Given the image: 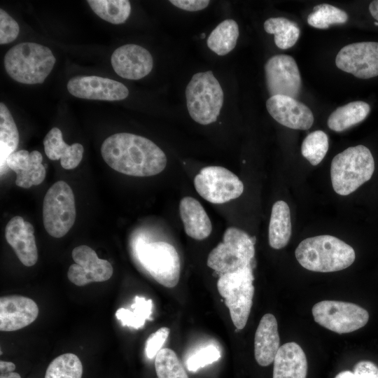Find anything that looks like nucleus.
<instances>
[{"instance_id":"nucleus-1","label":"nucleus","mask_w":378,"mask_h":378,"mask_svg":"<svg viewBox=\"0 0 378 378\" xmlns=\"http://www.w3.org/2000/svg\"><path fill=\"white\" fill-rule=\"evenodd\" d=\"M101 153L111 168L132 176H155L167 164L165 153L154 142L131 133H116L106 138Z\"/></svg>"},{"instance_id":"nucleus-2","label":"nucleus","mask_w":378,"mask_h":378,"mask_svg":"<svg viewBox=\"0 0 378 378\" xmlns=\"http://www.w3.org/2000/svg\"><path fill=\"white\" fill-rule=\"evenodd\" d=\"M295 255L304 268L318 272L344 270L352 265L356 258L351 246L329 234L302 240L296 248Z\"/></svg>"},{"instance_id":"nucleus-3","label":"nucleus","mask_w":378,"mask_h":378,"mask_svg":"<svg viewBox=\"0 0 378 378\" xmlns=\"http://www.w3.org/2000/svg\"><path fill=\"white\" fill-rule=\"evenodd\" d=\"M56 59L50 49L34 42L20 43L4 56L6 73L24 84L42 83L53 69Z\"/></svg>"},{"instance_id":"nucleus-4","label":"nucleus","mask_w":378,"mask_h":378,"mask_svg":"<svg viewBox=\"0 0 378 378\" xmlns=\"http://www.w3.org/2000/svg\"><path fill=\"white\" fill-rule=\"evenodd\" d=\"M374 171L373 156L366 146L349 147L336 155L331 162L330 178L335 192L348 195L369 181Z\"/></svg>"},{"instance_id":"nucleus-5","label":"nucleus","mask_w":378,"mask_h":378,"mask_svg":"<svg viewBox=\"0 0 378 378\" xmlns=\"http://www.w3.org/2000/svg\"><path fill=\"white\" fill-rule=\"evenodd\" d=\"M186 97L194 121L204 125L216 121L223 104V92L212 71L194 74L186 87Z\"/></svg>"},{"instance_id":"nucleus-6","label":"nucleus","mask_w":378,"mask_h":378,"mask_svg":"<svg viewBox=\"0 0 378 378\" xmlns=\"http://www.w3.org/2000/svg\"><path fill=\"white\" fill-rule=\"evenodd\" d=\"M255 238L245 231L230 227L219 243L209 254L206 264L220 274L234 272L249 265L255 255Z\"/></svg>"},{"instance_id":"nucleus-7","label":"nucleus","mask_w":378,"mask_h":378,"mask_svg":"<svg viewBox=\"0 0 378 378\" xmlns=\"http://www.w3.org/2000/svg\"><path fill=\"white\" fill-rule=\"evenodd\" d=\"M252 265L234 272L220 275L217 288L225 299L231 319L237 330L243 329L248 321L254 295Z\"/></svg>"},{"instance_id":"nucleus-8","label":"nucleus","mask_w":378,"mask_h":378,"mask_svg":"<svg viewBox=\"0 0 378 378\" xmlns=\"http://www.w3.org/2000/svg\"><path fill=\"white\" fill-rule=\"evenodd\" d=\"M75 198L72 189L64 181L52 184L43 202V222L46 232L52 237H64L76 220Z\"/></svg>"},{"instance_id":"nucleus-9","label":"nucleus","mask_w":378,"mask_h":378,"mask_svg":"<svg viewBox=\"0 0 378 378\" xmlns=\"http://www.w3.org/2000/svg\"><path fill=\"white\" fill-rule=\"evenodd\" d=\"M136 253L141 265L157 282L167 288L177 285L181 261L174 246L165 241L141 242Z\"/></svg>"},{"instance_id":"nucleus-10","label":"nucleus","mask_w":378,"mask_h":378,"mask_svg":"<svg viewBox=\"0 0 378 378\" xmlns=\"http://www.w3.org/2000/svg\"><path fill=\"white\" fill-rule=\"evenodd\" d=\"M312 315L318 324L339 334L358 330L369 320L368 311L362 307L336 300L317 302L312 307Z\"/></svg>"},{"instance_id":"nucleus-11","label":"nucleus","mask_w":378,"mask_h":378,"mask_svg":"<svg viewBox=\"0 0 378 378\" xmlns=\"http://www.w3.org/2000/svg\"><path fill=\"white\" fill-rule=\"evenodd\" d=\"M194 186L202 197L213 204L234 200L244 191V184L239 177L220 166L202 168L194 178Z\"/></svg>"},{"instance_id":"nucleus-12","label":"nucleus","mask_w":378,"mask_h":378,"mask_svg":"<svg viewBox=\"0 0 378 378\" xmlns=\"http://www.w3.org/2000/svg\"><path fill=\"white\" fill-rule=\"evenodd\" d=\"M267 88L270 97L284 95L294 99L298 97L302 80L298 65L288 55H276L265 65Z\"/></svg>"},{"instance_id":"nucleus-13","label":"nucleus","mask_w":378,"mask_h":378,"mask_svg":"<svg viewBox=\"0 0 378 378\" xmlns=\"http://www.w3.org/2000/svg\"><path fill=\"white\" fill-rule=\"evenodd\" d=\"M335 64L358 78L377 76L378 42H358L343 47L335 57Z\"/></svg>"},{"instance_id":"nucleus-14","label":"nucleus","mask_w":378,"mask_h":378,"mask_svg":"<svg viewBox=\"0 0 378 378\" xmlns=\"http://www.w3.org/2000/svg\"><path fill=\"white\" fill-rule=\"evenodd\" d=\"M71 256L75 262L67 272L71 282L83 286L92 282L108 280L113 273L111 264L100 259L96 252L87 245H80L74 248Z\"/></svg>"},{"instance_id":"nucleus-15","label":"nucleus","mask_w":378,"mask_h":378,"mask_svg":"<svg viewBox=\"0 0 378 378\" xmlns=\"http://www.w3.org/2000/svg\"><path fill=\"white\" fill-rule=\"evenodd\" d=\"M73 96L86 99L119 101L129 94L127 88L120 82L97 76H77L67 83Z\"/></svg>"},{"instance_id":"nucleus-16","label":"nucleus","mask_w":378,"mask_h":378,"mask_svg":"<svg viewBox=\"0 0 378 378\" xmlns=\"http://www.w3.org/2000/svg\"><path fill=\"white\" fill-rule=\"evenodd\" d=\"M111 63L115 72L129 80H139L152 70L153 59L144 48L136 44H126L114 50Z\"/></svg>"},{"instance_id":"nucleus-17","label":"nucleus","mask_w":378,"mask_h":378,"mask_svg":"<svg viewBox=\"0 0 378 378\" xmlns=\"http://www.w3.org/2000/svg\"><path fill=\"white\" fill-rule=\"evenodd\" d=\"M266 108L276 122L290 129L307 130L314 123V115L309 108L288 96L270 97L266 102Z\"/></svg>"},{"instance_id":"nucleus-18","label":"nucleus","mask_w":378,"mask_h":378,"mask_svg":"<svg viewBox=\"0 0 378 378\" xmlns=\"http://www.w3.org/2000/svg\"><path fill=\"white\" fill-rule=\"evenodd\" d=\"M38 307L31 298L8 295L0 298V330L15 331L23 328L37 318Z\"/></svg>"},{"instance_id":"nucleus-19","label":"nucleus","mask_w":378,"mask_h":378,"mask_svg":"<svg viewBox=\"0 0 378 378\" xmlns=\"http://www.w3.org/2000/svg\"><path fill=\"white\" fill-rule=\"evenodd\" d=\"M5 237L20 261L27 267L36 264L38 250L34 227L20 216H13L6 224Z\"/></svg>"},{"instance_id":"nucleus-20","label":"nucleus","mask_w":378,"mask_h":378,"mask_svg":"<svg viewBox=\"0 0 378 378\" xmlns=\"http://www.w3.org/2000/svg\"><path fill=\"white\" fill-rule=\"evenodd\" d=\"M42 161V155L38 150L29 153L26 150H20L9 155L6 165L16 173L15 184L29 188L41 184L46 178V167Z\"/></svg>"},{"instance_id":"nucleus-21","label":"nucleus","mask_w":378,"mask_h":378,"mask_svg":"<svg viewBox=\"0 0 378 378\" xmlns=\"http://www.w3.org/2000/svg\"><path fill=\"white\" fill-rule=\"evenodd\" d=\"M279 343L276 319L273 314H265L255 334L254 354L257 363L261 366L270 365L280 347Z\"/></svg>"},{"instance_id":"nucleus-22","label":"nucleus","mask_w":378,"mask_h":378,"mask_svg":"<svg viewBox=\"0 0 378 378\" xmlns=\"http://www.w3.org/2000/svg\"><path fill=\"white\" fill-rule=\"evenodd\" d=\"M273 378H306L307 361L301 346L295 342L281 346L274 360Z\"/></svg>"},{"instance_id":"nucleus-23","label":"nucleus","mask_w":378,"mask_h":378,"mask_svg":"<svg viewBox=\"0 0 378 378\" xmlns=\"http://www.w3.org/2000/svg\"><path fill=\"white\" fill-rule=\"evenodd\" d=\"M179 213L188 236L202 240L208 237L212 230L209 216L202 205L191 197L182 198L179 204Z\"/></svg>"},{"instance_id":"nucleus-24","label":"nucleus","mask_w":378,"mask_h":378,"mask_svg":"<svg viewBox=\"0 0 378 378\" xmlns=\"http://www.w3.org/2000/svg\"><path fill=\"white\" fill-rule=\"evenodd\" d=\"M44 150L51 160H60L61 166L65 169H73L80 162L84 151L79 143L68 145L64 142L61 130L52 128L43 139Z\"/></svg>"},{"instance_id":"nucleus-25","label":"nucleus","mask_w":378,"mask_h":378,"mask_svg":"<svg viewBox=\"0 0 378 378\" xmlns=\"http://www.w3.org/2000/svg\"><path fill=\"white\" fill-rule=\"evenodd\" d=\"M291 236L290 212L288 205L283 200L276 202L272 208L268 237L272 248L285 247Z\"/></svg>"},{"instance_id":"nucleus-26","label":"nucleus","mask_w":378,"mask_h":378,"mask_svg":"<svg viewBox=\"0 0 378 378\" xmlns=\"http://www.w3.org/2000/svg\"><path fill=\"white\" fill-rule=\"evenodd\" d=\"M370 111V105L363 101L351 102L337 108L329 115L328 127L335 132H342L362 122Z\"/></svg>"},{"instance_id":"nucleus-27","label":"nucleus","mask_w":378,"mask_h":378,"mask_svg":"<svg viewBox=\"0 0 378 378\" xmlns=\"http://www.w3.org/2000/svg\"><path fill=\"white\" fill-rule=\"evenodd\" d=\"M19 144V133L14 119L3 103H0V162L1 176L8 169L6 160L15 152Z\"/></svg>"},{"instance_id":"nucleus-28","label":"nucleus","mask_w":378,"mask_h":378,"mask_svg":"<svg viewBox=\"0 0 378 378\" xmlns=\"http://www.w3.org/2000/svg\"><path fill=\"white\" fill-rule=\"evenodd\" d=\"M237 23L231 19L220 22L207 38L209 48L218 55H225L232 51L239 37Z\"/></svg>"},{"instance_id":"nucleus-29","label":"nucleus","mask_w":378,"mask_h":378,"mask_svg":"<svg viewBox=\"0 0 378 378\" xmlns=\"http://www.w3.org/2000/svg\"><path fill=\"white\" fill-rule=\"evenodd\" d=\"M265 31L274 35V43L280 49H288L297 42L300 29L293 21L279 17L271 18L264 22Z\"/></svg>"},{"instance_id":"nucleus-30","label":"nucleus","mask_w":378,"mask_h":378,"mask_svg":"<svg viewBox=\"0 0 378 378\" xmlns=\"http://www.w3.org/2000/svg\"><path fill=\"white\" fill-rule=\"evenodd\" d=\"M87 2L99 18L114 24L125 22L130 15L131 4L127 0H88Z\"/></svg>"},{"instance_id":"nucleus-31","label":"nucleus","mask_w":378,"mask_h":378,"mask_svg":"<svg viewBox=\"0 0 378 378\" xmlns=\"http://www.w3.org/2000/svg\"><path fill=\"white\" fill-rule=\"evenodd\" d=\"M132 310L120 308L115 312L117 319L122 326L139 329L142 328L146 320L150 319L153 302L150 299L136 296L134 302L131 305Z\"/></svg>"},{"instance_id":"nucleus-32","label":"nucleus","mask_w":378,"mask_h":378,"mask_svg":"<svg viewBox=\"0 0 378 378\" xmlns=\"http://www.w3.org/2000/svg\"><path fill=\"white\" fill-rule=\"evenodd\" d=\"M83 365L74 354L66 353L53 359L49 364L45 378H81Z\"/></svg>"},{"instance_id":"nucleus-33","label":"nucleus","mask_w":378,"mask_h":378,"mask_svg":"<svg viewBox=\"0 0 378 378\" xmlns=\"http://www.w3.org/2000/svg\"><path fill=\"white\" fill-rule=\"evenodd\" d=\"M313 10L307 17V22L318 29H324L332 24H344L349 18L345 11L328 4L316 5Z\"/></svg>"},{"instance_id":"nucleus-34","label":"nucleus","mask_w":378,"mask_h":378,"mask_svg":"<svg viewBox=\"0 0 378 378\" xmlns=\"http://www.w3.org/2000/svg\"><path fill=\"white\" fill-rule=\"evenodd\" d=\"M155 358L158 378H188L182 363L173 350L162 349Z\"/></svg>"},{"instance_id":"nucleus-35","label":"nucleus","mask_w":378,"mask_h":378,"mask_svg":"<svg viewBox=\"0 0 378 378\" xmlns=\"http://www.w3.org/2000/svg\"><path fill=\"white\" fill-rule=\"evenodd\" d=\"M329 147L328 135L321 130L309 133L303 140L301 153L311 164H318L326 156Z\"/></svg>"},{"instance_id":"nucleus-36","label":"nucleus","mask_w":378,"mask_h":378,"mask_svg":"<svg viewBox=\"0 0 378 378\" xmlns=\"http://www.w3.org/2000/svg\"><path fill=\"white\" fill-rule=\"evenodd\" d=\"M221 357L219 348L212 344L200 346L190 352L185 359V365L190 372H195Z\"/></svg>"},{"instance_id":"nucleus-37","label":"nucleus","mask_w":378,"mask_h":378,"mask_svg":"<svg viewBox=\"0 0 378 378\" xmlns=\"http://www.w3.org/2000/svg\"><path fill=\"white\" fill-rule=\"evenodd\" d=\"M20 27L18 22L4 10L0 9V44L13 41L18 36Z\"/></svg>"},{"instance_id":"nucleus-38","label":"nucleus","mask_w":378,"mask_h":378,"mask_svg":"<svg viewBox=\"0 0 378 378\" xmlns=\"http://www.w3.org/2000/svg\"><path fill=\"white\" fill-rule=\"evenodd\" d=\"M169 332V328L162 327L149 335L145 346V353L147 358L152 359L156 356L158 352L162 349Z\"/></svg>"},{"instance_id":"nucleus-39","label":"nucleus","mask_w":378,"mask_h":378,"mask_svg":"<svg viewBox=\"0 0 378 378\" xmlns=\"http://www.w3.org/2000/svg\"><path fill=\"white\" fill-rule=\"evenodd\" d=\"M169 2L176 7L188 11L202 10L210 3L208 0H171Z\"/></svg>"},{"instance_id":"nucleus-40","label":"nucleus","mask_w":378,"mask_h":378,"mask_svg":"<svg viewBox=\"0 0 378 378\" xmlns=\"http://www.w3.org/2000/svg\"><path fill=\"white\" fill-rule=\"evenodd\" d=\"M354 374H366L378 377V367L368 360H362L357 363L353 370Z\"/></svg>"},{"instance_id":"nucleus-41","label":"nucleus","mask_w":378,"mask_h":378,"mask_svg":"<svg viewBox=\"0 0 378 378\" xmlns=\"http://www.w3.org/2000/svg\"><path fill=\"white\" fill-rule=\"evenodd\" d=\"M15 365L12 362L1 360L0 361V374L14 372Z\"/></svg>"},{"instance_id":"nucleus-42","label":"nucleus","mask_w":378,"mask_h":378,"mask_svg":"<svg viewBox=\"0 0 378 378\" xmlns=\"http://www.w3.org/2000/svg\"><path fill=\"white\" fill-rule=\"evenodd\" d=\"M369 10L371 15L378 21V0L371 1L369 5Z\"/></svg>"},{"instance_id":"nucleus-43","label":"nucleus","mask_w":378,"mask_h":378,"mask_svg":"<svg viewBox=\"0 0 378 378\" xmlns=\"http://www.w3.org/2000/svg\"><path fill=\"white\" fill-rule=\"evenodd\" d=\"M335 378H357L353 372L345 370L338 373Z\"/></svg>"},{"instance_id":"nucleus-44","label":"nucleus","mask_w":378,"mask_h":378,"mask_svg":"<svg viewBox=\"0 0 378 378\" xmlns=\"http://www.w3.org/2000/svg\"><path fill=\"white\" fill-rule=\"evenodd\" d=\"M0 378H21L20 375L15 372L0 374Z\"/></svg>"},{"instance_id":"nucleus-45","label":"nucleus","mask_w":378,"mask_h":378,"mask_svg":"<svg viewBox=\"0 0 378 378\" xmlns=\"http://www.w3.org/2000/svg\"><path fill=\"white\" fill-rule=\"evenodd\" d=\"M357 378H378V377L374 375H368V374H356Z\"/></svg>"},{"instance_id":"nucleus-46","label":"nucleus","mask_w":378,"mask_h":378,"mask_svg":"<svg viewBox=\"0 0 378 378\" xmlns=\"http://www.w3.org/2000/svg\"><path fill=\"white\" fill-rule=\"evenodd\" d=\"M205 36H206V34H205L204 33H202V34H201V38H204Z\"/></svg>"}]
</instances>
